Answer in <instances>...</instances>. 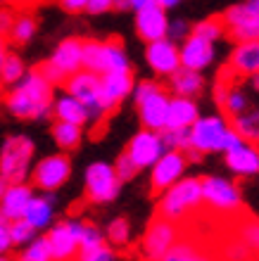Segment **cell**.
I'll return each mask as SVG.
<instances>
[{
  "label": "cell",
  "mask_w": 259,
  "mask_h": 261,
  "mask_svg": "<svg viewBox=\"0 0 259 261\" xmlns=\"http://www.w3.org/2000/svg\"><path fill=\"white\" fill-rule=\"evenodd\" d=\"M7 112L17 119H43L53 112V86L38 71H29L5 97Z\"/></svg>",
  "instance_id": "obj_1"
},
{
  "label": "cell",
  "mask_w": 259,
  "mask_h": 261,
  "mask_svg": "<svg viewBox=\"0 0 259 261\" xmlns=\"http://www.w3.org/2000/svg\"><path fill=\"white\" fill-rule=\"evenodd\" d=\"M200 204H202L200 178H181L164 190L162 199H159V216L176 223V221H183L198 212Z\"/></svg>",
  "instance_id": "obj_2"
},
{
  "label": "cell",
  "mask_w": 259,
  "mask_h": 261,
  "mask_svg": "<svg viewBox=\"0 0 259 261\" xmlns=\"http://www.w3.org/2000/svg\"><path fill=\"white\" fill-rule=\"evenodd\" d=\"M240 138L224 117H202L191 126V150L195 152H226Z\"/></svg>",
  "instance_id": "obj_3"
},
{
  "label": "cell",
  "mask_w": 259,
  "mask_h": 261,
  "mask_svg": "<svg viewBox=\"0 0 259 261\" xmlns=\"http://www.w3.org/2000/svg\"><path fill=\"white\" fill-rule=\"evenodd\" d=\"M81 67L90 74H109V71H131L126 50L119 41H83Z\"/></svg>",
  "instance_id": "obj_4"
},
{
  "label": "cell",
  "mask_w": 259,
  "mask_h": 261,
  "mask_svg": "<svg viewBox=\"0 0 259 261\" xmlns=\"http://www.w3.org/2000/svg\"><path fill=\"white\" fill-rule=\"evenodd\" d=\"M133 100L140 112V121L145 130L162 133L167 128V114H169V95L157 83L143 81L133 88Z\"/></svg>",
  "instance_id": "obj_5"
},
{
  "label": "cell",
  "mask_w": 259,
  "mask_h": 261,
  "mask_svg": "<svg viewBox=\"0 0 259 261\" xmlns=\"http://www.w3.org/2000/svg\"><path fill=\"white\" fill-rule=\"evenodd\" d=\"M34 159V140L27 136H10L0 150V178L7 183H24Z\"/></svg>",
  "instance_id": "obj_6"
},
{
  "label": "cell",
  "mask_w": 259,
  "mask_h": 261,
  "mask_svg": "<svg viewBox=\"0 0 259 261\" xmlns=\"http://www.w3.org/2000/svg\"><path fill=\"white\" fill-rule=\"evenodd\" d=\"M67 93L72 97H76L79 102L88 110V119H100L105 117L109 112V107L105 105L103 100V90H100V76L98 74H90L86 69L76 71L67 79Z\"/></svg>",
  "instance_id": "obj_7"
},
{
  "label": "cell",
  "mask_w": 259,
  "mask_h": 261,
  "mask_svg": "<svg viewBox=\"0 0 259 261\" xmlns=\"http://www.w3.org/2000/svg\"><path fill=\"white\" fill-rule=\"evenodd\" d=\"M202 188V202L217 214H236L243 206V195L240 188L231 178L224 176H207L200 178Z\"/></svg>",
  "instance_id": "obj_8"
},
{
  "label": "cell",
  "mask_w": 259,
  "mask_h": 261,
  "mask_svg": "<svg viewBox=\"0 0 259 261\" xmlns=\"http://www.w3.org/2000/svg\"><path fill=\"white\" fill-rule=\"evenodd\" d=\"M122 180L116 178L114 166L107 162H96L86 169V197L88 202L96 204H105L119 195Z\"/></svg>",
  "instance_id": "obj_9"
},
{
  "label": "cell",
  "mask_w": 259,
  "mask_h": 261,
  "mask_svg": "<svg viewBox=\"0 0 259 261\" xmlns=\"http://www.w3.org/2000/svg\"><path fill=\"white\" fill-rule=\"evenodd\" d=\"M178 242V226L169 219L157 216L152 221L140 242V252H143L145 261H159L174 245Z\"/></svg>",
  "instance_id": "obj_10"
},
{
  "label": "cell",
  "mask_w": 259,
  "mask_h": 261,
  "mask_svg": "<svg viewBox=\"0 0 259 261\" xmlns=\"http://www.w3.org/2000/svg\"><path fill=\"white\" fill-rule=\"evenodd\" d=\"M81 226H83V221L69 219V221H62V223L50 228V233L45 235V240H48V245H50L53 261H72L79 254Z\"/></svg>",
  "instance_id": "obj_11"
},
{
  "label": "cell",
  "mask_w": 259,
  "mask_h": 261,
  "mask_svg": "<svg viewBox=\"0 0 259 261\" xmlns=\"http://www.w3.org/2000/svg\"><path fill=\"white\" fill-rule=\"evenodd\" d=\"M34 186L41 188L43 193H55L57 188H62L72 176V162L64 154H50V157L41 159L34 169Z\"/></svg>",
  "instance_id": "obj_12"
},
{
  "label": "cell",
  "mask_w": 259,
  "mask_h": 261,
  "mask_svg": "<svg viewBox=\"0 0 259 261\" xmlns=\"http://www.w3.org/2000/svg\"><path fill=\"white\" fill-rule=\"evenodd\" d=\"M224 29H228V34L238 43L259 41V14L247 3L233 5L224 14Z\"/></svg>",
  "instance_id": "obj_13"
},
{
  "label": "cell",
  "mask_w": 259,
  "mask_h": 261,
  "mask_svg": "<svg viewBox=\"0 0 259 261\" xmlns=\"http://www.w3.org/2000/svg\"><path fill=\"white\" fill-rule=\"evenodd\" d=\"M167 152V145L162 140V133L157 130H140L136 136L131 138L129 143V154L131 162L138 166V169H148L157 162Z\"/></svg>",
  "instance_id": "obj_14"
},
{
  "label": "cell",
  "mask_w": 259,
  "mask_h": 261,
  "mask_svg": "<svg viewBox=\"0 0 259 261\" xmlns=\"http://www.w3.org/2000/svg\"><path fill=\"white\" fill-rule=\"evenodd\" d=\"M188 166L185 152H176V150H167L162 157L152 164V190H167L169 186H174L176 180L183 178V171Z\"/></svg>",
  "instance_id": "obj_15"
},
{
  "label": "cell",
  "mask_w": 259,
  "mask_h": 261,
  "mask_svg": "<svg viewBox=\"0 0 259 261\" xmlns=\"http://www.w3.org/2000/svg\"><path fill=\"white\" fill-rule=\"evenodd\" d=\"M226 166L240 178L259 173V147L247 140H238L233 147L226 150Z\"/></svg>",
  "instance_id": "obj_16"
},
{
  "label": "cell",
  "mask_w": 259,
  "mask_h": 261,
  "mask_svg": "<svg viewBox=\"0 0 259 261\" xmlns=\"http://www.w3.org/2000/svg\"><path fill=\"white\" fill-rule=\"evenodd\" d=\"M145 57H148V64L152 67V71L164 74V76H171L178 67H181L176 43L169 41V38H159V41L148 43Z\"/></svg>",
  "instance_id": "obj_17"
},
{
  "label": "cell",
  "mask_w": 259,
  "mask_h": 261,
  "mask_svg": "<svg viewBox=\"0 0 259 261\" xmlns=\"http://www.w3.org/2000/svg\"><path fill=\"white\" fill-rule=\"evenodd\" d=\"M178 60H181V67L193 69V71H202L214 60V43L202 41V38L191 34L183 41V45L178 48Z\"/></svg>",
  "instance_id": "obj_18"
},
{
  "label": "cell",
  "mask_w": 259,
  "mask_h": 261,
  "mask_svg": "<svg viewBox=\"0 0 259 261\" xmlns=\"http://www.w3.org/2000/svg\"><path fill=\"white\" fill-rule=\"evenodd\" d=\"M81 60H83V41H79V38H67V41H62L60 45L55 48L53 57H50L48 62L60 71L62 79H69L72 74H76V71L83 69Z\"/></svg>",
  "instance_id": "obj_19"
},
{
  "label": "cell",
  "mask_w": 259,
  "mask_h": 261,
  "mask_svg": "<svg viewBox=\"0 0 259 261\" xmlns=\"http://www.w3.org/2000/svg\"><path fill=\"white\" fill-rule=\"evenodd\" d=\"M136 31L143 41L152 43L159 41V38H167V29H169V19H167V12L162 7H148V10H140L136 12Z\"/></svg>",
  "instance_id": "obj_20"
},
{
  "label": "cell",
  "mask_w": 259,
  "mask_h": 261,
  "mask_svg": "<svg viewBox=\"0 0 259 261\" xmlns=\"http://www.w3.org/2000/svg\"><path fill=\"white\" fill-rule=\"evenodd\" d=\"M100 90H103V100L109 110L119 105L126 95L133 93V79L131 71H109L100 76Z\"/></svg>",
  "instance_id": "obj_21"
},
{
  "label": "cell",
  "mask_w": 259,
  "mask_h": 261,
  "mask_svg": "<svg viewBox=\"0 0 259 261\" xmlns=\"http://www.w3.org/2000/svg\"><path fill=\"white\" fill-rule=\"evenodd\" d=\"M31 197H34V193H31V188L27 183H10L7 190L3 193V197H0V216H5L7 221L21 219V214H24Z\"/></svg>",
  "instance_id": "obj_22"
},
{
  "label": "cell",
  "mask_w": 259,
  "mask_h": 261,
  "mask_svg": "<svg viewBox=\"0 0 259 261\" xmlns=\"http://www.w3.org/2000/svg\"><path fill=\"white\" fill-rule=\"evenodd\" d=\"M198 119V105L193 102V97H169L167 128H191Z\"/></svg>",
  "instance_id": "obj_23"
},
{
  "label": "cell",
  "mask_w": 259,
  "mask_h": 261,
  "mask_svg": "<svg viewBox=\"0 0 259 261\" xmlns=\"http://www.w3.org/2000/svg\"><path fill=\"white\" fill-rule=\"evenodd\" d=\"M21 219L27 221L34 230H41V228H48L53 223V195H34L29 199L27 209L21 214Z\"/></svg>",
  "instance_id": "obj_24"
},
{
  "label": "cell",
  "mask_w": 259,
  "mask_h": 261,
  "mask_svg": "<svg viewBox=\"0 0 259 261\" xmlns=\"http://www.w3.org/2000/svg\"><path fill=\"white\" fill-rule=\"evenodd\" d=\"M231 67L238 74H259V41L238 43L231 55Z\"/></svg>",
  "instance_id": "obj_25"
},
{
  "label": "cell",
  "mask_w": 259,
  "mask_h": 261,
  "mask_svg": "<svg viewBox=\"0 0 259 261\" xmlns=\"http://www.w3.org/2000/svg\"><path fill=\"white\" fill-rule=\"evenodd\" d=\"M53 114L57 121H67V124H74V126H83L90 121L88 110L72 95H64L57 102H53Z\"/></svg>",
  "instance_id": "obj_26"
},
{
  "label": "cell",
  "mask_w": 259,
  "mask_h": 261,
  "mask_svg": "<svg viewBox=\"0 0 259 261\" xmlns=\"http://www.w3.org/2000/svg\"><path fill=\"white\" fill-rule=\"evenodd\" d=\"M205 81H202V74L200 71H193V69L178 67L174 74H171V90L176 97H193L202 90Z\"/></svg>",
  "instance_id": "obj_27"
},
{
  "label": "cell",
  "mask_w": 259,
  "mask_h": 261,
  "mask_svg": "<svg viewBox=\"0 0 259 261\" xmlns=\"http://www.w3.org/2000/svg\"><path fill=\"white\" fill-rule=\"evenodd\" d=\"M233 130L238 133L240 140L247 143H259V107L252 112H243L238 117H233Z\"/></svg>",
  "instance_id": "obj_28"
},
{
  "label": "cell",
  "mask_w": 259,
  "mask_h": 261,
  "mask_svg": "<svg viewBox=\"0 0 259 261\" xmlns=\"http://www.w3.org/2000/svg\"><path fill=\"white\" fill-rule=\"evenodd\" d=\"M159 261H211L202 249L191 240H178Z\"/></svg>",
  "instance_id": "obj_29"
},
{
  "label": "cell",
  "mask_w": 259,
  "mask_h": 261,
  "mask_svg": "<svg viewBox=\"0 0 259 261\" xmlns=\"http://www.w3.org/2000/svg\"><path fill=\"white\" fill-rule=\"evenodd\" d=\"M53 138L62 150H74L76 145L81 143V126L67 124V121H55Z\"/></svg>",
  "instance_id": "obj_30"
},
{
  "label": "cell",
  "mask_w": 259,
  "mask_h": 261,
  "mask_svg": "<svg viewBox=\"0 0 259 261\" xmlns=\"http://www.w3.org/2000/svg\"><path fill=\"white\" fill-rule=\"evenodd\" d=\"M24 74H27V67L21 62V57L12 55V53H5L3 64H0V81L7 83V86H14Z\"/></svg>",
  "instance_id": "obj_31"
},
{
  "label": "cell",
  "mask_w": 259,
  "mask_h": 261,
  "mask_svg": "<svg viewBox=\"0 0 259 261\" xmlns=\"http://www.w3.org/2000/svg\"><path fill=\"white\" fill-rule=\"evenodd\" d=\"M238 240L247 247V252L259 259V221L254 219H245L238 226Z\"/></svg>",
  "instance_id": "obj_32"
},
{
  "label": "cell",
  "mask_w": 259,
  "mask_h": 261,
  "mask_svg": "<svg viewBox=\"0 0 259 261\" xmlns=\"http://www.w3.org/2000/svg\"><path fill=\"white\" fill-rule=\"evenodd\" d=\"M36 34V19L31 14H21V17H14L12 29H10V38H12L17 45H24L34 38Z\"/></svg>",
  "instance_id": "obj_33"
},
{
  "label": "cell",
  "mask_w": 259,
  "mask_h": 261,
  "mask_svg": "<svg viewBox=\"0 0 259 261\" xmlns=\"http://www.w3.org/2000/svg\"><path fill=\"white\" fill-rule=\"evenodd\" d=\"M162 140L167 145V150H176V152L191 150V128H164Z\"/></svg>",
  "instance_id": "obj_34"
},
{
  "label": "cell",
  "mask_w": 259,
  "mask_h": 261,
  "mask_svg": "<svg viewBox=\"0 0 259 261\" xmlns=\"http://www.w3.org/2000/svg\"><path fill=\"white\" fill-rule=\"evenodd\" d=\"M19 261H53L48 240H45V238H34V240L27 245V249L21 252Z\"/></svg>",
  "instance_id": "obj_35"
},
{
  "label": "cell",
  "mask_w": 259,
  "mask_h": 261,
  "mask_svg": "<svg viewBox=\"0 0 259 261\" xmlns=\"http://www.w3.org/2000/svg\"><path fill=\"white\" fill-rule=\"evenodd\" d=\"M231 117H238V114H243V112H247V107H250V97L243 93V90L238 88H228V93H226V100L224 105H221Z\"/></svg>",
  "instance_id": "obj_36"
},
{
  "label": "cell",
  "mask_w": 259,
  "mask_h": 261,
  "mask_svg": "<svg viewBox=\"0 0 259 261\" xmlns=\"http://www.w3.org/2000/svg\"><path fill=\"white\" fill-rule=\"evenodd\" d=\"M107 240L116 247H126L131 240V226L126 219H114L107 226Z\"/></svg>",
  "instance_id": "obj_37"
},
{
  "label": "cell",
  "mask_w": 259,
  "mask_h": 261,
  "mask_svg": "<svg viewBox=\"0 0 259 261\" xmlns=\"http://www.w3.org/2000/svg\"><path fill=\"white\" fill-rule=\"evenodd\" d=\"M224 21L219 19H205L200 21L198 27L193 29V36H198V38H202V41H209V43H217L221 36H224Z\"/></svg>",
  "instance_id": "obj_38"
},
{
  "label": "cell",
  "mask_w": 259,
  "mask_h": 261,
  "mask_svg": "<svg viewBox=\"0 0 259 261\" xmlns=\"http://www.w3.org/2000/svg\"><path fill=\"white\" fill-rule=\"evenodd\" d=\"M105 245L103 233L98 230V226L93 223H83L81 226V238H79V252H86V249H96Z\"/></svg>",
  "instance_id": "obj_39"
},
{
  "label": "cell",
  "mask_w": 259,
  "mask_h": 261,
  "mask_svg": "<svg viewBox=\"0 0 259 261\" xmlns=\"http://www.w3.org/2000/svg\"><path fill=\"white\" fill-rule=\"evenodd\" d=\"M34 238H36V230L24 219L10 221V240H12V245H29Z\"/></svg>",
  "instance_id": "obj_40"
},
{
  "label": "cell",
  "mask_w": 259,
  "mask_h": 261,
  "mask_svg": "<svg viewBox=\"0 0 259 261\" xmlns=\"http://www.w3.org/2000/svg\"><path fill=\"white\" fill-rule=\"evenodd\" d=\"M79 261H116L114 249L107 247V245H100L96 249H86V252H79Z\"/></svg>",
  "instance_id": "obj_41"
},
{
  "label": "cell",
  "mask_w": 259,
  "mask_h": 261,
  "mask_svg": "<svg viewBox=\"0 0 259 261\" xmlns=\"http://www.w3.org/2000/svg\"><path fill=\"white\" fill-rule=\"evenodd\" d=\"M138 171H140V169H138V166L133 164V162H131V157L126 154V152H124L122 157L116 159V164H114V173H116V178L122 180V183H124V180H131Z\"/></svg>",
  "instance_id": "obj_42"
},
{
  "label": "cell",
  "mask_w": 259,
  "mask_h": 261,
  "mask_svg": "<svg viewBox=\"0 0 259 261\" xmlns=\"http://www.w3.org/2000/svg\"><path fill=\"white\" fill-rule=\"evenodd\" d=\"M226 261H254V256L247 252V247L236 238L231 245H226Z\"/></svg>",
  "instance_id": "obj_43"
},
{
  "label": "cell",
  "mask_w": 259,
  "mask_h": 261,
  "mask_svg": "<svg viewBox=\"0 0 259 261\" xmlns=\"http://www.w3.org/2000/svg\"><path fill=\"white\" fill-rule=\"evenodd\" d=\"M191 36V27L185 24V21H171L169 24V29H167V38L169 41H185Z\"/></svg>",
  "instance_id": "obj_44"
},
{
  "label": "cell",
  "mask_w": 259,
  "mask_h": 261,
  "mask_svg": "<svg viewBox=\"0 0 259 261\" xmlns=\"http://www.w3.org/2000/svg\"><path fill=\"white\" fill-rule=\"evenodd\" d=\"M36 71H38V74H41L43 79H45V81L50 83V86H55V83L64 81V79H62V74H60V71H57V69H55L53 64H50V62H43L41 67L36 69Z\"/></svg>",
  "instance_id": "obj_45"
},
{
  "label": "cell",
  "mask_w": 259,
  "mask_h": 261,
  "mask_svg": "<svg viewBox=\"0 0 259 261\" xmlns=\"http://www.w3.org/2000/svg\"><path fill=\"white\" fill-rule=\"evenodd\" d=\"M10 247H12V240H10V221L5 216H0V254H5Z\"/></svg>",
  "instance_id": "obj_46"
},
{
  "label": "cell",
  "mask_w": 259,
  "mask_h": 261,
  "mask_svg": "<svg viewBox=\"0 0 259 261\" xmlns=\"http://www.w3.org/2000/svg\"><path fill=\"white\" fill-rule=\"evenodd\" d=\"M112 7H114V0H88L86 10L93 14H103V12H107V10H112Z\"/></svg>",
  "instance_id": "obj_47"
},
{
  "label": "cell",
  "mask_w": 259,
  "mask_h": 261,
  "mask_svg": "<svg viewBox=\"0 0 259 261\" xmlns=\"http://www.w3.org/2000/svg\"><path fill=\"white\" fill-rule=\"evenodd\" d=\"M12 12H7V10H0V38L3 36H10V29H12Z\"/></svg>",
  "instance_id": "obj_48"
},
{
  "label": "cell",
  "mask_w": 259,
  "mask_h": 261,
  "mask_svg": "<svg viewBox=\"0 0 259 261\" xmlns=\"http://www.w3.org/2000/svg\"><path fill=\"white\" fill-rule=\"evenodd\" d=\"M88 5V0H60V7L67 12H83Z\"/></svg>",
  "instance_id": "obj_49"
},
{
  "label": "cell",
  "mask_w": 259,
  "mask_h": 261,
  "mask_svg": "<svg viewBox=\"0 0 259 261\" xmlns=\"http://www.w3.org/2000/svg\"><path fill=\"white\" fill-rule=\"evenodd\" d=\"M181 0H155L157 7H162V10H167V7H176Z\"/></svg>",
  "instance_id": "obj_50"
},
{
  "label": "cell",
  "mask_w": 259,
  "mask_h": 261,
  "mask_svg": "<svg viewBox=\"0 0 259 261\" xmlns=\"http://www.w3.org/2000/svg\"><path fill=\"white\" fill-rule=\"evenodd\" d=\"M247 5H250V7L254 10V12L259 14V0H247Z\"/></svg>",
  "instance_id": "obj_51"
},
{
  "label": "cell",
  "mask_w": 259,
  "mask_h": 261,
  "mask_svg": "<svg viewBox=\"0 0 259 261\" xmlns=\"http://www.w3.org/2000/svg\"><path fill=\"white\" fill-rule=\"evenodd\" d=\"M7 186H10V183H7L5 178H0V197H3V193L7 190Z\"/></svg>",
  "instance_id": "obj_52"
},
{
  "label": "cell",
  "mask_w": 259,
  "mask_h": 261,
  "mask_svg": "<svg viewBox=\"0 0 259 261\" xmlns=\"http://www.w3.org/2000/svg\"><path fill=\"white\" fill-rule=\"evenodd\" d=\"M3 57H5V41L0 38V64H3Z\"/></svg>",
  "instance_id": "obj_53"
},
{
  "label": "cell",
  "mask_w": 259,
  "mask_h": 261,
  "mask_svg": "<svg viewBox=\"0 0 259 261\" xmlns=\"http://www.w3.org/2000/svg\"><path fill=\"white\" fill-rule=\"evenodd\" d=\"M252 86H254V90L259 93V74H252Z\"/></svg>",
  "instance_id": "obj_54"
},
{
  "label": "cell",
  "mask_w": 259,
  "mask_h": 261,
  "mask_svg": "<svg viewBox=\"0 0 259 261\" xmlns=\"http://www.w3.org/2000/svg\"><path fill=\"white\" fill-rule=\"evenodd\" d=\"M0 261H14V259H10V256H5V254H0Z\"/></svg>",
  "instance_id": "obj_55"
}]
</instances>
